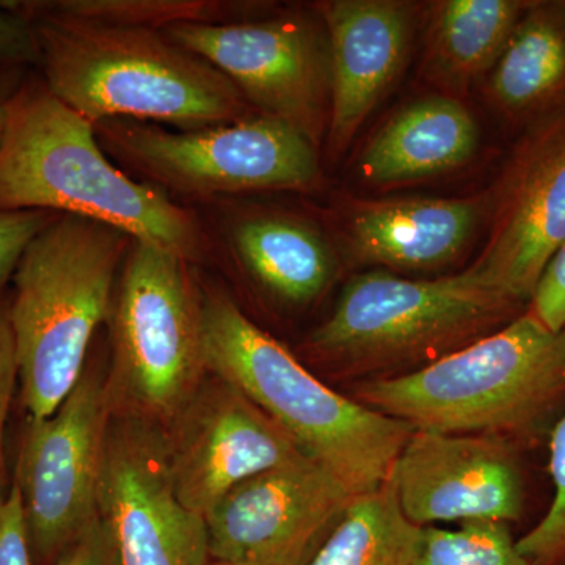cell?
I'll return each mask as SVG.
<instances>
[{
  "mask_svg": "<svg viewBox=\"0 0 565 565\" xmlns=\"http://www.w3.org/2000/svg\"><path fill=\"white\" fill-rule=\"evenodd\" d=\"M207 565H241V564L222 563V561H211V563Z\"/></svg>",
  "mask_w": 565,
  "mask_h": 565,
  "instance_id": "d6a6232c",
  "label": "cell"
},
{
  "mask_svg": "<svg viewBox=\"0 0 565 565\" xmlns=\"http://www.w3.org/2000/svg\"><path fill=\"white\" fill-rule=\"evenodd\" d=\"M57 215L51 211H0V296H6L22 253Z\"/></svg>",
  "mask_w": 565,
  "mask_h": 565,
  "instance_id": "484cf974",
  "label": "cell"
},
{
  "mask_svg": "<svg viewBox=\"0 0 565 565\" xmlns=\"http://www.w3.org/2000/svg\"><path fill=\"white\" fill-rule=\"evenodd\" d=\"M390 482L414 525L516 522L523 514L522 467L508 438L414 430Z\"/></svg>",
  "mask_w": 565,
  "mask_h": 565,
  "instance_id": "5bb4252c",
  "label": "cell"
},
{
  "mask_svg": "<svg viewBox=\"0 0 565 565\" xmlns=\"http://www.w3.org/2000/svg\"><path fill=\"white\" fill-rule=\"evenodd\" d=\"M478 147V128L456 99H422L394 115L367 145L360 172L374 184L419 180L462 166Z\"/></svg>",
  "mask_w": 565,
  "mask_h": 565,
  "instance_id": "d6986e66",
  "label": "cell"
},
{
  "mask_svg": "<svg viewBox=\"0 0 565 565\" xmlns=\"http://www.w3.org/2000/svg\"><path fill=\"white\" fill-rule=\"evenodd\" d=\"M414 565H531L508 523L463 522L456 527L423 526Z\"/></svg>",
  "mask_w": 565,
  "mask_h": 565,
  "instance_id": "cb8c5ba5",
  "label": "cell"
},
{
  "mask_svg": "<svg viewBox=\"0 0 565 565\" xmlns=\"http://www.w3.org/2000/svg\"><path fill=\"white\" fill-rule=\"evenodd\" d=\"M221 71L253 110L286 122L318 148L327 128L329 51L303 17L177 24L162 31Z\"/></svg>",
  "mask_w": 565,
  "mask_h": 565,
  "instance_id": "30bf717a",
  "label": "cell"
},
{
  "mask_svg": "<svg viewBox=\"0 0 565 565\" xmlns=\"http://www.w3.org/2000/svg\"><path fill=\"white\" fill-rule=\"evenodd\" d=\"M0 211L90 218L193 266L212 256L199 212L122 172L99 145L95 125L61 102L40 73L21 76L7 99Z\"/></svg>",
  "mask_w": 565,
  "mask_h": 565,
  "instance_id": "6da1fadb",
  "label": "cell"
},
{
  "mask_svg": "<svg viewBox=\"0 0 565 565\" xmlns=\"http://www.w3.org/2000/svg\"><path fill=\"white\" fill-rule=\"evenodd\" d=\"M321 463L296 462L245 479L204 515L211 561L305 565L351 503Z\"/></svg>",
  "mask_w": 565,
  "mask_h": 565,
  "instance_id": "8fae6325",
  "label": "cell"
},
{
  "mask_svg": "<svg viewBox=\"0 0 565 565\" xmlns=\"http://www.w3.org/2000/svg\"><path fill=\"white\" fill-rule=\"evenodd\" d=\"M14 74V73H13ZM11 74V76H13ZM10 81H13V77L2 76L0 74V141H2L3 128H6V115H7V99H9L11 90L17 87L18 82L14 84H10Z\"/></svg>",
  "mask_w": 565,
  "mask_h": 565,
  "instance_id": "1f68e13d",
  "label": "cell"
},
{
  "mask_svg": "<svg viewBox=\"0 0 565 565\" xmlns=\"http://www.w3.org/2000/svg\"><path fill=\"white\" fill-rule=\"evenodd\" d=\"M419 530L401 511L392 482L352 497L305 565H414Z\"/></svg>",
  "mask_w": 565,
  "mask_h": 565,
  "instance_id": "ffe728a7",
  "label": "cell"
},
{
  "mask_svg": "<svg viewBox=\"0 0 565 565\" xmlns=\"http://www.w3.org/2000/svg\"><path fill=\"white\" fill-rule=\"evenodd\" d=\"M217 217L218 223L202 218L212 253L215 247H226L248 277L275 299L307 305L329 288L334 273L332 252L302 218L281 212L223 210Z\"/></svg>",
  "mask_w": 565,
  "mask_h": 565,
  "instance_id": "e0dca14e",
  "label": "cell"
},
{
  "mask_svg": "<svg viewBox=\"0 0 565 565\" xmlns=\"http://www.w3.org/2000/svg\"><path fill=\"white\" fill-rule=\"evenodd\" d=\"M18 386L17 349L9 318V297L0 296V508L10 493L6 460V430Z\"/></svg>",
  "mask_w": 565,
  "mask_h": 565,
  "instance_id": "4316f807",
  "label": "cell"
},
{
  "mask_svg": "<svg viewBox=\"0 0 565 565\" xmlns=\"http://www.w3.org/2000/svg\"><path fill=\"white\" fill-rule=\"evenodd\" d=\"M565 243V106L519 148L503 180L484 250L470 267L516 305L531 300Z\"/></svg>",
  "mask_w": 565,
  "mask_h": 565,
  "instance_id": "9a60e30c",
  "label": "cell"
},
{
  "mask_svg": "<svg viewBox=\"0 0 565 565\" xmlns=\"http://www.w3.org/2000/svg\"><path fill=\"white\" fill-rule=\"evenodd\" d=\"M162 430L174 493L203 516L245 479L305 456L258 405L212 374Z\"/></svg>",
  "mask_w": 565,
  "mask_h": 565,
  "instance_id": "4fadbf2b",
  "label": "cell"
},
{
  "mask_svg": "<svg viewBox=\"0 0 565 565\" xmlns=\"http://www.w3.org/2000/svg\"><path fill=\"white\" fill-rule=\"evenodd\" d=\"M99 515L121 565H207L204 516L174 493L161 427L111 416Z\"/></svg>",
  "mask_w": 565,
  "mask_h": 565,
  "instance_id": "7c38bea8",
  "label": "cell"
},
{
  "mask_svg": "<svg viewBox=\"0 0 565 565\" xmlns=\"http://www.w3.org/2000/svg\"><path fill=\"white\" fill-rule=\"evenodd\" d=\"M0 3L32 21L41 77L93 125L128 118L199 131L258 114L221 71L162 31L44 13L29 0Z\"/></svg>",
  "mask_w": 565,
  "mask_h": 565,
  "instance_id": "7a4b0ae2",
  "label": "cell"
},
{
  "mask_svg": "<svg viewBox=\"0 0 565 565\" xmlns=\"http://www.w3.org/2000/svg\"><path fill=\"white\" fill-rule=\"evenodd\" d=\"M530 302L527 311L550 332H565V243L546 264Z\"/></svg>",
  "mask_w": 565,
  "mask_h": 565,
  "instance_id": "f1b7e54d",
  "label": "cell"
},
{
  "mask_svg": "<svg viewBox=\"0 0 565 565\" xmlns=\"http://www.w3.org/2000/svg\"><path fill=\"white\" fill-rule=\"evenodd\" d=\"M51 565H121L109 527L99 516Z\"/></svg>",
  "mask_w": 565,
  "mask_h": 565,
  "instance_id": "4dcf8cb0",
  "label": "cell"
},
{
  "mask_svg": "<svg viewBox=\"0 0 565 565\" xmlns=\"http://www.w3.org/2000/svg\"><path fill=\"white\" fill-rule=\"evenodd\" d=\"M329 33L330 150H345L403 63L407 9L390 0H334L318 7Z\"/></svg>",
  "mask_w": 565,
  "mask_h": 565,
  "instance_id": "2e32d148",
  "label": "cell"
},
{
  "mask_svg": "<svg viewBox=\"0 0 565 565\" xmlns=\"http://www.w3.org/2000/svg\"><path fill=\"white\" fill-rule=\"evenodd\" d=\"M33 9L58 17L166 31L177 24H226L237 18L241 3L218 0H29Z\"/></svg>",
  "mask_w": 565,
  "mask_h": 565,
  "instance_id": "603a6c76",
  "label": "cell"
},
{
  "mask_svg": "<svg viewBox=\"0 0 565 565\" xmlns=\"http://www.w3.org/2000/svg\"><path fill=\"white\" fill-rule=\"evenodd\" d=\"M95 131L122 172L182 204L199 206L244 192H310L321 178L318 148L262 114L199 131L115 118L96 122Z\"/></svg>",
  "mask_w": 565,
  "mask_h": 565,
  "instance_id": "52a82bcc",
  "label": "cell"
},
{
  "mask_svg": "<svg viewBox=\"0 0 565 565\" xmlns=\"http://www.w3.org/2000/svg\"><path fill=\"white\" fill-rule=\"evenodd\" d=\"M514 307L470 269L424 281L363 274L345 285L308 348L353 373L429 364L486 337Z\"/></svg>",
  "mask_w": 565,
  "mask_h": 565,
  "instance_id": "ba28073f",
  "label": "cell"
},
{
  "mask_svg": "<svg viewBox=\"0 0 565 565\" xmlns=\"http://www.w3.org/2000/svg\"><path fill=\"white\" fill-rule=\"evenodd\" d=\"M132 241L106 223L58 214L22 253L9 318L29 416L54 414L79 382Z\"/></svg>",
  "mask_w": 565,
  "mask_h": 565,
  "instance_id": "277c9868",
  "label": "cell"
},
{
  "mask_svg": "<svg viewBox=\"0 0 565 565\" xmlns=\"http://www.w3.org/2000/svg\"><path fill=\"white\" fill-rule=\"evenodd\" d=\"M0 565H36L20 492L13 482L6 503L0 508Z\"/></svg>",
  "mask_w": 565,
  "mask_h": 565,
  "instance_id": "f546056e",
  "label": "cell"
},
{
  "mask_svg": "<svg viewBox=\"0 0 565 565\" xmlns=\"http://www.w3.org/2000/svg\"><path fill=\"white\" fill-rule=\"evenodd\" d=\"M107 370L88 364L54 414L25 418L14 465L33 559L51 565L99 519L111 422Z\"/></svg>",
  "mask_w": 565,
  "mask_h": 565,
  "instance_id": "9c48e42d",
  "label": "cell"
},
{
  "mask_svg": "<svg viewBox=\"0 0 565 565\" xmlns=\"http://www.w3.org/2000/svg\"><path fill=\"white\" fill-rule=\"evenodd\" d=\"M41 66V50L32 21L0 3V70Z\"/></svg>",
  "mask_w": 565,
  "mask_h": 565,
  "instance_id": "83f0119b",
  "label": "cell"
},
{
  "mask_svg": "<svg viewBox=\"0 0 565 565\" xmlns=\"http://www.w3.org/2000/svg\"><path fill=\"white\" fill-rule=\"evenodd\" d=\"M522 3L511 0H449L434 24L435 68L452 81L484 71L503 52L519 24Z\"/></svg>",
  "mask_w": 565,
  "mask_h": 565,
  "instance_id": "7402d4cb",
  "label": "cell"
},
{
  "mask_svg": "<svg viewBox=\"0 0 565 565\" xmlns=\"http://www.w3.org/2000/svg\"><path fill=\"white\" fill-rule=\"evenodd\" d=\"M548 471L553 500L544 519L516 539L522 555L531 565H565V415L550 435Z\"/></svg>",
  "mask_w": 565,
  "mask_h": 565,
  "instance_id": "d4e9b609",
  "label": "cell"
},
{
  "mask_svg": "<svg viewBox=\"0 0 565 565\" xmlns=\"http://www.w3.org/2000/svg\"><path fill=\"white\" fill-rule=\"evenodd\" d=\"M565 87V11L535 9L520 21L498 57L492 92L501 106L525 110Z\"/></svg>",
  "mask_w": 565,
  "mask_h": 565,
  "instance_id": "44dd1931",
  "label": "cell"
},
{
  "mask_svg": "<svg viewBox=\"0 0 565 565\" xmlns=\"http://www.w3.org/2000/svg\"><path fill=\"white\" fill-rule=\"evenodd\" d=\"M106 323L111 412L166 429L210 374L193 264L132 241Z\"/></svg>",
  "mask_w": 565,
  "mask_h": 565,
  "instance_id": "8992f818",
  "label": "cell"
},
{
  "mask_svg": "<svg viewBox=\"0 0 565 565\" xmlns=\"http://www.w3.org/2000/svg\"><path fill=\"white\" fill-rule=\"evenodd\" d=\"M203 323L207 373L258 405L352 497L388 481L411 426L323 384L221 289L203 288Z\"/></svg>",
  "mask_w": 565,
  "mask_h": 565,
  "instance_id": "3957f363",
  "label": "cell"
},
{
  "mask_svg": "<svg viewBox=\"0 0 565 565\" xmlns=\"http://www.w3.org/2000/svg\"><path fill=\"white\" fill-rule=\"evenodd\" d=\"M470 200L404 199L364 203L349 221L352 250L364 263L435 269L462 252L478 222Z\"/></svg>",
  "mask_w": 565,
  "mask_h": 565,
  "instance_id": "ac0fdd59",
  "label": "cell"
},
{
  "mask_svg": "<svg viewBox=\"0 0 565 565\" xmlns=\"http://www.w3.org/2000/svg\"><path fill=\"white\" fill-rule=\"evenodd\" d=\"M565 392V332L533 315L424 364L364 382L356 401L414 430L523 434Z\"/></svg>",
  "mask_w": 565,
  "mask_h": 565,
  "instance_id": "5b68a950",
  "label": "cell"
}]
</instances>
